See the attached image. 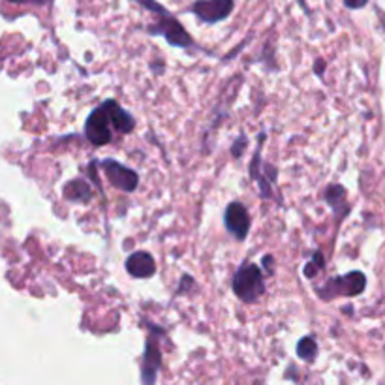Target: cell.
I'll return each mask as SVG.
<instances>
[{
    "mask_svg": "<svg viewBox=\"0 0 385 385\" xmlns=\"http://www.w3.org/2000/svg\"><path fill=\"white\" fill-rule=\"evenodd\" d=\"M233 0H196L190 10L199 21L212 24L228 19L229 13L233 12Z\"/></svg>",
    "mask_w": 385,
    "mask_h": 385,
    "instance_id": "obj_3",
    "label": "cell"
},
{
    "mask_svg": "<svg viewBox=\"0 0 385 385\" xmlns=\"http://www.w3.org/2000/svg\"><path fill=\"white\" fill-rule=\"evenodd\" d=\"M226 226L237 239H245L250 229V217L242 203H231L226 209Z\"/></svg>",
    "mask_w": 385,
    "mask_h": 385,
    "instance_id": "obj_6",
    "label": "cell"
},
{
    "mask_svg": "<svg viewBox=\"0 0 385 385\" xmlns=\"http://www.w3.org/2000/svg\"><path fill=\"white\" fill-rule=\"evenodd\" d=\"M113 124L109 119V113L106 106H100L91 113L85 124V133L92 145H108L113 139Z\"/></svg>",
    "mask_w": 385,
    "mask_h": 385,
    "instance_id": "obj_2",
    "label": "cell"
},
{
    "mask_svg": "<svg viewBox=\"0 0 385 385\" xmlns=\"http://www.w3.org/2000/svg\"><path fill=\"white\" fill-rule=\"evenodd\" d=\"M331 286L335 288V293L348 295V297H354V295H359L367 286V278L365 275L359 271L348 273L344 277L335 278L331 282Z\"/></svg>",
    "mask_w": 385,
    "mask_h": 385,
    "instance_id": "obj_7",
    "label": "cell"
},
{
    "mask_svg": "<svg viewBox=\"0 0 385 385\" xmlns=\"http://www.w3.org/2000/svg\"><path fill=\"white\" fill-rule=\"evenodd\" d=\"M233 291L245 303H252L265 291L263 277L256 265H245L233 278Z\"/></svg>",
    "mask_w": 385,
    "mask_h": 385,
    "instance_id": "obj_1",
    "label": "cell"
},
{
    "mask_svg": "<svg viewBox=\"0 0 385 385\" xmlns=\"http://www.w3.org/2000/svg\"><path fill=\"white\" fill-rule=\"evenodd\" d=\"M128 273L136 278H149L157 271V263L149 252H133L126 259Z\"/></svg>",
    "mask_w": 385,
    "mask_h": 385,
    "instance_id": "obj_8",
    "label": "cell"
},
{
    "mask_svg": "<svg viewBox=\"0 0 385 385\" xmlns=\"http://www.w3.org/2000/svg\"><path fill=\"white\" fill-rule=\"evenodd\" d=\"M368 4V0H344V6L349 10H361Z\"/></svg>",
    "mask_w": 385,
    "mask_h": 385,
    "instance_id": "obj_14",
    "label": "cell"
},
{
    "mask_svg": "<svg viewBox=\"0 0 385 385\" xmlns=\"http://www.w3.org/2000/svg\"><path fill=\"white\" fill-rule=\"evenodd\" d=\"M379 19H382V27H384V31H385V13L384 12H378Z\"/></svg>",
    "mask_w": 385,
    "mask_h": 385,
    "instance_id": "obj_16",
    "label": "cell"
},
{
    "mask_svg": "<svg viewBox=\"0 0 385 385\" xmlns=\"http://www.w3.org/2000/svg\"><path fill=\"white\" fill-rule=\"evenodd\" d=\"M106 106V109H108L109 113V119H111V124H113V128L117 130L119 133H128L133 130V119L132 115L126 113L124 109L119 106L117 102H113V100H108V102L103 103Z\"/></svg>",
    "mask_w": 385,
    "mask_h": 385,
    "instance_id": "obj_9",
    "label": "cell"
},
{
    "mask_svg": "<svg viewBox=\"0 0 385 385\" xmlns=\"http://www.w3.org/2000/svg\"><path fill=\"white\" fill-rule=\"evenodd\" d=\"M157 27H152L151 32L154 34H162L166 40H168L171 45H177V48H188L192 45V38L188 36V32L182 29V24L169 15V12H164L158 15Z\"/></svg>",
    "mask_w": 385,
    "mask_h": 385,
    "instance_id": "obj_4",
    "label": "cell"
},
{
    "mask_svg": "<svg viewBox=\"0 0 385 385\" xmlns=\"http://www.w3.org/2000/svg\"><path fill=\"white\" fill-rule=\"evenodd\" d=\"M102 168L108 175L109 182L117 187L119 190H124V192H132L138 188V173L132 171L126 166L115 162V160H103Z\"/></svg>",
    "mask_w": 385,
    "mask_h": 385,
    "instance_id": "obj_5",
    "label": "cell"
},
{
    "mask_svg": "<svg viewBox=\"0 0 385 385\" xmlns=\"http://www.w3.org/2000/svg\"><path fill=\"white\" fill-rule=\"evenodd\" d=\"M344 198H346V190H344L342 187H338V184H333V187L327 188V192H325V199L329 201V203L335 207V209H338L340 207V203L344 201Z\"/></svg>",
    "mask_w": 385,
    "mask_h": 385,
    "instance_id": "obj_13",
    "label": "cell"
},
{
    "mask_svg": "<svg viewBox=\"0 0 385 385\" xmlns=\"http://www.w3.org/2000/svg\"><path fill=\"white\" fill-rule=\"evenodd\" d=\"M297 354L305 361H312L316 354H318V346H316V340L310 337H305L301 342L297 344Z\"/></svg>",
    "mask_w": 385,
    "mask_h": 385,
    "instance_id": "obj_12",
    "label": "cell"
},
{
    "mask_svg": "<svg viewBox=\"0 0 385 385\" xmlns=\"http://www.w3.org/2000/svg\"><path fill=\"white\" fill-rule=\"evenodd\" d=\"M160 349L157 348V344L152 342V338L149 340V346H147V354H145V361H143V384L145 385H152L154 379H157V372L160 368Z\"/></svg>",
    "mask_w": 385,
    "mask_h": 385,
    "instance_id": "obj_10",
    "label": "cell"
},
{
    "mask_svg": "<svg viewBox=\"0 0 385 385\" xmlns=\"http://www.w3.org/2000/svg\"><path fill=\"white\" fill-rule=\"evenodd\" d=\"M64 196L66 199L73 201V203H85V201H89L92 198L91 188L85 181H72L68 182L66 187H64Z\"/></svg>",
    "mask_w": 385,
    "mask_h": 385,
    "instance_id": "obj_11",
    "label": "cell"
},
{
    "mask_svg": "<svg viewBox=\"0 0 385 385\" xmlns=\"http://www.w3.org/2000/svg\"><path fill=\"white\" fill-rule=\"evenodd\" d=\"M8 2H13V4H34V6H43V4H49L51 0H8Z\"/></svg>",
    "mask_w": 385,
    "mask_h": 385,
    "instance_id": "obj_15",
    "label": "cell"
}]
</instances>
